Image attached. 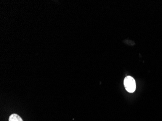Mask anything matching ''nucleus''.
Returning a JSON list of instances; mask_svg holds the SVG:
<instances>
[{
    "label": "nucleus",
    "instance_id": "obj_1",
    "mask_svg": "<svg viewBox=\"0 0 162 121\" xmlns=\"http://www.w3.org/2000/svg\"><path fill=\"white\" fill-rule=\"evenodd\" d=\"M124 85L126 91L129 93H134L136 89L135 80L131 76H127L125 78Z\"/></svg>",
    "mask_w": 162,
    "mask_h": 121
},
{
    "label": "nucleus",
    "instance_id": "obj_2",
    "mask_svg": "<svg viewBox=\"0 0 162 121\" xmlns=\"http://www.w3.org/2000/svg\"><path fill=\"white\" fill-rule=\"evenodd\" d=\"M9 121H23V120L19 115L12 114L9 118Z\"/></svg>",
    "mask_w": 162,
    "mask_h": 121
}]
</instances>
